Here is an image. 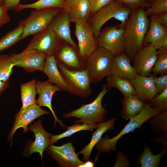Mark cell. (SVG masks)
<instances>
[{
  "instance_id": "16",
  "label": "cell",
  "mask_w": 167,
  "mask_h": 167,
  "mask_svg": "<svg viewBox=\"0 0 167 167\" xmlns=\"http://www.w3.org/2000/svg\"><path fill=\"white\" fill-rule=\"evenodd\" d=\"M35 85L37 93L39 97L36 101V103L40 107H48L52 112L54 120V124L58 122L64 129L67 127L62 121L58 119L54 113L52 105V97L54 93L58 91L62 90L58 86L54 84L48 80L42 82L36 80Z\"/></svg>"
},
{
  "instance_id": "12",
  "label": "cell",
  "mask_w": 167,
  "mask_h": 167,
  "mask_svg": "<svg viewBox=\"0 0 167 167\" xmlns=\"http://www.w3.org/2000/svg\"><path fill=\"white\" fill-rule=\"evenodd\" d=\"M61 41L53 31L48 28L34 35L25 49L38 50L47 56L53 55Z\"/></svg>"
},
{
  "instance_id": "22",
  "label": "cell",
  "mask_w": 167,
  "mask_h": 167,
  "mask_svg": "<svg viewBox=\"0 0 167 167\" xmlns=\"http://www.w3.org/2000/svg\"><path fill=\"white\" fill-rule=\"evenodd\" d=\"M131 60L123 53L113 57L111 74L131 80L137 75L134 67L130 63Z\"/></svg>"
},
{
  "instance_id": "46",
  "label": "cell",
  "mask_w": 167,
  "mask_h": 167,
  "mask_svg": "<svg viewBox=\"0 0 167 167\" xmlns=\"http://www.w3.org/2000/svg\"><path fill=\"white\" fill-rule=\"evenodd\" d=\"M161 48L167 49V35L164 37L161 41Z\"/></svg>"
},
{
  "instance_id": "8",
  "label": "cell",
  "mask_w": 167,
  "mask_h": 167,
  "mask_svg": "<svg viewBox=\"0 0 167 167\" xmlns=\"http://www.w3.org/2000/svg\"><path fill=\"white\" fill-rule=\"evenodd\" d=\"M125 28L108 26L101 30L96 37L98 47L107 49L115 56L124 53Z\"/></svg>"
},
{
  "instance_id": "37",
  "label": "cell",
  "mask_w": 167,
  "mask_h": 167,
  "mask_svg": "<svg viewBox=\"0 0 167 167\" xmlns=\"http://www.w3.org/2000/svg\"><path fill=\"white\" fill-rule=\"evenodd\" d=\"M124 5L131 9L139 7H148L150 3L148 0H113Z\"/></svg>"
},
{
  "instance_id": "4",
  "label": "cell",
  "mask_w": 167,
  "mask_h": 167,
  "mask_svg": "<svg viewBox=\"0 0 167 167\" xmlns=\"http://www.w3.org/2000/svg\"><path fill=\"white\" fill-rule=\"evenodd\" d=\"M109 90L104 84L95 99L91 103L83 105L79 108L65 114L64 118L71 117L79 118L75 123H84L92 125L105 121L107 110L102 105V100Z\"/></svg>"
},
{
  "instance_id": "29",
  "label": "cell",
  "mask_w": 167,
  "mask_h": 167,
  "mask_svg": "<svg viewBox=\"0 0 167 167\" xmlns=\"http://www.w3.org/2000/svg\"><path fill=\"white\" fill-rule=\"evenodd\" d=\"M166 152V148H163L161 152L155 155L148 146H145L139 157V162L141 167H159L161 160L165 154Z\"/></svg>"
},
{
  "instance_id": "25",
  "label": "cell",
  "mask_w": 167,
  "mask_h": 167,
  "mask_svg": "<svg viewBox=\"0 0 167 167\" xmlns=\"http://www.w3.org/2000/svg\"><path fill=\"white\" fill-rule=\"evenodd\" d=\"M122 103L123 108L121 115L126 120H130L138 115L146 103L136 95L124 97Z\"/></svg>"
},
{
  "instance_id": "41",
  "label": "cell",
  "mask_w": 167,
  "mask_h": 167,
  "mask_svg": "<svg viewBox=\"0 0 167 167\" xmlns=\"http://www.w3.org/2000/svg\"><path fill=\"white\" fill-rule=\"evenodd\" d=\"M151 16L161 25L167 27V11Z\"/></svg>"
},
{
  "instance_id": "43",
  "label": "cell",
  "mask_w": 167,
  "mask_h": 167,
  "mask_svg": "<svg viewBox=\"0 0 167 167\" xmlns=\"http://www.w3.org/2000/svg\"><path fill=\"white\" fill-rule=\"evenodd\" d=\"M153 141H155L161 143L163 147V148H166L167 146V133L162 135L156 139L153 140Z\"/></svg>"
},
{
  "instance_id": "23",
  "label": "cell",
  "mask_w": 167,
  "mask_h": 167,
  "mask_svg": "<svg viewBox=\"0 0 167 167\" xmlns=\"http://www.w3.org/2000/svg\"><path fill=\"white\" fill-rule=\"evenodd\" d=\"M116 118L110 119L106 121L97 123L96 131L92 134L91 140L89 143L79 152L78 154L83 155V160H89L92 151L94 147L102 139L103 134L108 130L113 129Z\"/></svg>"
},
{
  "instance_id": "3",
  "label": "cell",
  "mask_w": 167,
  "mask_h": 167,
  "mask_svg": "<svg viewBox=\"0 0 167 167\" xmlns=\"http://www.w3.org/2000/svg\"><path fill=\"white\" fill-rule=\"evenodd\" d=\"M132 9L128 6L113 0L110 3L92 15L88 22L92 27L96 38L103 25L112 18L119 21L118 27L124 28Z\"/></svg>"
},
{
  "instance_id": "30",
  "label": "cell",
  "mask_w": 167,
  "mask_h": 167,
  "mask_svg": "<svg viewBox=\"0 0 167 167\" xmlns=\"http://www.w3.org/2000/svg\"><path fill=\"white\" fill-rule=\"evenodd\" d=\"M97 127V124L89 125L84 123L82 124L75 123L74 125L67 127V130L63 133L59 135H52L49 140L50 144H53L59 139L70 137L78 132L84 130L92 131Z\"/></svg>"
},
{
  "instance_id": "44",
  "label": "cell",
  "mask_w": 167,
  "mask_h": 167,
  "mask_svg": "<svg viewBox=\"0 0 167 167\" xmlns=\"http://www.w3.org/2000/svg\"><path fill=\"white\" fill-rule=\"evenodd\" d=\"M9 80L4 81L0 80V96L6 91L9 86Z\"/></svg>"
},
{
  "instance_id": "31",
  "label": "cell",
  "mask_w": 167,
  "mask_h": 167,
  "mask_svg": "<svg viewBox=\"0 0 167 167\" xmlns=\"http://www.w3.org/2000/svg\"><path fill=\"white\" fill-rule=\"evenodd\" d=\"M22 32V27L19 25L0 38V52L10 48L19 41Z\"/></svg>"
},
{
  "instance_id": "45",
  "label": "cell",
  "mask_w": 167,
  "mask_h": 167,
  "mask_svg": "<svg viewBox=\"0 0 167 167\" xmlns=\"http://www.w3.org/2000/svg\"><path fill=\"white\" fill-rule=\"evenodd\" d=\"M95 166L94 162L90 161H88L79 165L78 167H93Z\"/></svg>"
},
{
  "instance_id": "48",
  "label": "cell",
  "mask_w": 167,
  "mask_h": 167,
  "mask_svg": "<svg viewBox=\"0 0 167 167\" xmlns=\"http://www.w3.org/2000/svg\"><path fill=\"white\" fill-rule=\"evenodd\" d=\"M4 0H0V6L3 5Z\"/></svg>"
},
{
  "instance_id": "10",
  "label": "cell",
  "mask_w": 167,
  "mask_h": 167,
  "mask_svg": "<svg viewBox=\"0 0 167 167\" xmlns=\"http://www.w3.org/2000/svg\"><path fill=\"white\" fill-rule=\"evenodd\" d=\"M75 34L78 42V52L85 60L98 47L92 27L88 22L75 24Z\"/></svg>"
},
{
  "instance_id": "34",
  "label": "cell",
  "mask_w": 167,
  "mask_h": 167,
  "mask_svg": "<svg viewBox=\"0 0 167 167\" xmlns=\"http://www.w3.org/2000/svg\"><path fill=\"white\" fill-rule=\"evenodd\" d=\"M15 66L9 55H0V80L6 81L12 75Z\"/></svg>"
},
{
  "instance_id": "7",
  "label": "cell",
  "mask_w": 167,
  "mask_h": 167,
  "mask_svg": "<svg viewBox=\"0 0 167 167\" xmlns=\"http://www.w3.org/2000/svg\"><path fill=\"white\" fill-rule=\"evenodd\" d=\"M64 80L71 88L72 95L86 98L91 95L92 89L88 75L84 69L73 70L63 65L57 63Z\"/></svg>"
},
{
  "instance_id": "13",
  "label": "cell",
  "mask_w": 167,
  "mask_h": 167,
  "mask_svg": "<svg viewBox=\"0 0 167 167\" xmlns=\"http://www.w3.org/2000/svg\"><path fill=\"white\" fill-rule=\"evenodd\" d=\"M58 63L63 65L73 70H80L84 68V60L78 52L69 44L61 41L54 55Z\"/></svg>"
},
{
  "instance_id": "36",
  "label": "cell",
  "mask_w": 167,
  "mask_h": 167,
  "mask_svg": "<svg viewBox=\"0 0 167 167\" xmlns=\"http://www.w3.org/2000/svg\"><path fill=\"white\" fill-rule=\"evenodd\" d=\"M145 11L148 16L167 11V0H161L151 4Z\"/></svg>"
},
{
  "instance_id": "18",
  "label": "cell",
  "mask_w": 167,
  "mask_h": 167,
  "mask_svg": "<svg viewBox=\"0 0 167 167\" xmlns=\"http://www.w3.org/2000/svg\"><path fill=\"white\" fill-rule=\"evenodd\" d=\"M71 22L75 24L88 22L91 15L88 0H65L64 7Z\"/></svg>"
},
{
  "instance_id": "32",
  "label": "cell",
  "mask_w": 167,
  "mask_h": 167,
  "mask_svg": "<svg viewBox=\"0 0 167 167\" xmlns=\"http://www.w3.org/2000/svg\"><path fill=\"white\" fill-rule=\"evenodd\" d=\"M157 58L151 70L153 75L167 74V49L157 50Z\"/></svg>"
},
{
  "instance_id": "39",
  "label": "cell",
  "mask_w": 167,
  "mask_h": 167,
  "mask_svg": "<svg viewBox=\"0 0 167 167\" xmlns=\"http://www.w3.org/2000/svg\"><path fill=\"white\" fill-rule=\"evenodd\" d=\"M91 7V15L110 3L113 0H88Z\"/></svg>"
},
{
  "instance_id": "28",
  "label": "cell",
  "mask_w": 167,
  "mask_h": 167,
  "mask_svg": "<svg viewBox=\"0 0 167 167\" xmlns=\"http://www.w3.org/2000/svg\"><path fill=\"white\" fill-rule=\"evenodd\" d=\"M65 2V0H39L30 4L20 3L14 10L16 12H19L24 9L29 8L37 10L52 8L63 9Z\"/></svg>"
},
{
  "instance_id": "42",
  "label": "cell",
  "mask_w": 167,
  "mask_h": 167,
  "mask_svg": "<svg viewBox=\"0 0 167 167\" xmlns=\"http://www.w3.org/2000/svg\"><path fill=\"white\" fill-rule=\"evenodd\" d=\"M20 0H4L3 5L9 10H14L20 4Z\"/></svg>"
},
{
  "instance_id": "14",
  "label": "cell",
  "mask_w": 167,
  "mask_h": 167,
  "mask_svg": "<svg viewBox=\"0 0 167 167\" xmlns=\"http://www.w3.org/2000/svg\"><path fill=\"white\" fill-rule=\"evenodd\" d=\"M157 58V50L151 44L143 46L133 58V67L138 75L148 76Z\"/></svg>"
},
{
  "instance_id": "24",
  "label": "cell",
  "mask_w": 167,
  "mask_h": 167,
  "mask_svg": "<svg viewBox=\"0 0 167 167\" xmlns=\"http://www.w3.org/2000/svg\"><path fill=\"white\" fill-rule=\"evenodd\" d=\"M150 17L149 27L144 39L143 45L151 44L158 50L161 48V41L167 35V27L160 24L152 17Z\"/></svg>"
},
{
  "instance_id": "21",
  "label": "cell",
  "mask_w": 167,
  "mask_h": 167,
  "mask_svg": "<svg viewBox=\"0 0 167 167\" xmlns=\"http://www.w3.org/2000/svg\"><path fill=\"white\" fill-rule=\"evenodd\" d=\"M42 72L47 76L48 80L49 81L58 86L62 91L72 94L71 88L58 70L56 61L54 55L47 56Z\"/></svg>"
},
{
  "instance_id": "17",
  "label": "cell",
  "mask_w": 167,
  "mask_h": 167,
  "mask_svg": "<svg viewBox=\"0 0 167 167\" xmlns=\"http://www.w3.org/2000/svg\"><path fill=\"white\" fill-rule=\"evenodd\" d=\"M71 22L67 12L62 9L52 20L48 28L53 31L62 41L69 44L78 51V45L71 36Z\"/></svg>"
},
{
  "instance_id": "15",
  "label": "cell",
  "mask_w": 167,
  "mask_h": 167,
  "mask_svg": "<svg viewBox=\"0 0 167 167\" xmlns=\"http://www.w3.org/2000/svg\"><path fill=\"white\" fill-rule=\"evenodd\" d=\"M49 112L41 108L37 104L29 105L21 111H19L15 115V119L12 129L8 136V141L10 139L12 142L13 136L16 130L22 128L23 132L28 131V125L36 118L44 114H48Z\"/></svg>"
},
{
  "instance_id": "9",
  "label": "cell",
  "mask_w": 167,
  "mask_h": 167,
  "mask_svg": "<svg viewBox=\"0 0 167 167\" xmlns=\"http://www.w3.org/2000/svg\"><path fill=\"white\" fill-rule=\"evenodd\" d=\"M9 55L15 66L21 67L28 73L36 71H42L47 57L39 51L26 49L21 53Z\"/></svg>"
},
{
  "instance_id": "27",
  "label": "cell",
  "mask_w": 167,
  "mask_h": 167,
  "mask_svg": "<svg viewBox=\"0 0 167 167\" xmlns=\"http://www.w3.org/2000/svg\"><path fill=\"white\" fill-rule=\"evenodd\" d=\"M35 79L22 84L20 87L21 99L22 105L19 111H21L27 107L36 103L37 93Z\"/></svg>"
},
{
  "instance_id": "40",
  "label": "cell",
  "mask_w": 167,
  "mask_h": 167,
  "mask_svg": "<svg viewBox=\"0 0 167 167\" xmlns=\"http://www.w3.org/2000/svg\"><path fill=\"white\" fill-rule=\"evenodd\" d=\"M9 10L3 5L0 6V29L10 21Z\"/></svg>"
},
{
  "instance_id": "20",
  "label": "cell",
  "mask_w": 167,
  "mask_h": 167,
  "mask_svg": "<svg viewBox=\"0 0 167 167\" xmlns=\"http://www.w3.org/2000/svg\"><path fill=\"white\" fill-rule=\"evenodd\" d=\"M28 131H32L35 139L31 143L28 148V154L31 155L35 152L38 153L42 161L44 151L50 145L49 140L52 134L46 132L44 129L41 120H39L28 127Z\"/></svg>"
},
{
  "instance_id": "47",
  "label": "cell",
  "mask_w": 167,
  "mask_h": 167,
  "mask_svg": "<svg viewBox=\"0 0 167 167\" xmlns=\"http://www.w3.org/2000/svg\"><path fill=\"white\" fill-rule=\"evenodd\" d=\"M160 0H149V1L151 4Z\"/></svg>"
},
{
  "instance_id": "5",
  "label": "cell",
  "mask_w": 167,
  "mask_h": 167,
  "mask_svg": "<svg viewBox=\"0 0 167 167\" xmlns=\"http://www.w3.org/2000/svg\"><path fill=\"white\" fill-rule=\"evenodd\" d=\"M114 56L107 49L98 47L84 61V69L87 72L91 83L101 81L111 74Z\"/></svg>"
},
{
  "instance_id": "11",
  "label": "cell",
  "mask_w": 167,
  "mask_h": 167,
  "mask_svg": "<svg viewBox=\"0 0 167 167\" xmlns=\"http://www.w3.org/2000/svg\"><path fill=\"white\" fill-rule=\"evenodd\" d=\"M45 151L61 167H78L84 163L79 159L72 143L68 142L60 146L51 144Z\"/></svg>"
},
{
  "instance_id": "33",
  "label": "cell",
  "mask_w": 167,
  "mask_h": 167,
  "mask_svg": "<svg viewBox=\"0 0 167 167\" xmlns=\"http://www.w3.org/2000/svg\"><path fill=\"white\" fill-rule=\"evenodd\" d=\"M151 127L156 133L162 134L167 132V112L155 115L148 120Z\"/></svg>"
},
{
  "instance_id": "1",
  "label": "cell",
  "mask_w": 167,
  "mask_h": 167,
  "mask_svg": "<svg viewBox=\"0 0 167 167\" xmlns=\"http://www.w3.org/2000/svg\"><path fill=\"white\" fill-rule=\"evenodd\" d=\"M150 22L144 8L132 9L124 32V53L131 61L143 47L144 39Z\"/></svg>"
},
{
  "instance_id": "26",
  "label": "cell",
  "mask_w": 167,
  "mask_h": 167,
  "mask_svg": "<svg viewBox=\"0 0 167 167\" xmlns=\"http://www.w3.org/2000/svg\"><path fill=\"white\" fill-rule=\"evenodd\" d=\"M107 88L109 90L113 88L118 89L124 97L136 95L134 87L130 80L118 75L111 74L107 77Z\"/></svg>"
},
{
  "instance_id": "35",
  "label": "cell",
  "mask_w": 167,
  "mask_h": 167,
  "mask_svg": "<svg viewBox=\"0 0 167 167\" xmlns=\"http://www.w3.org/2000/svg\"><path fill=\"white\" fill-rule=\"evenodd\" d=\"M151 107L160 113L167 112V88L157 94L150 102Z\"/></svg>"
},
{
  "instance_id": "38",
  "label": "cell",
  "mask_w": 167,
  "mask_h": 167,
  "mask_svg": "<svg viewBox=\"0 0 167 167\" xmlns=\"http://www.w3.org/2000/svg\"><path fill=\"white\" fill-rule=\"evenodd\" d=\"M153 80L158 94L167 88V74L160 75L159 77L153 75Z\"/></svg>"
},
{
  "instance_id": "49",
  "label": "cell",
  "mask_w": 167,
  "mask_h": 167,
  "mask_svg": "<svg viewBox=\"0 0 167 167\" xmlns=\"http://www.w3.org/2000/svg\"><path fill=\"white\" fill-rule=\"evenodd\" d=\"M148 1H149V0H148Z\"/></svg>"
},
{
  "instance_id": "2",
  "label": "cell",
  "mask_w": 167,
  "mask_h": 167,
  "mask_svg": "<svg viewBox=\"0 0 167 167\" xmlns=\"http://www.w3.org/2000/svg\"><path fill=\"white\" fill-rule=\"evenodd\" d=\"M160 113L158 109L151 107L150 102L146 103L140 113L130 119L129 122L118 135L111 138H109V136L106 135L97 144L96 148L98 151L95 161L98 159L100 152L106 153L111 151H115L117 150V142L123 135L139 128L151 117Z\"/></svg>"
},
{
  "instance_id": "6",
  "label": "cell",
  "mask_w": 167,
  "mask_h": 167,
  "mask_svg": "<svg viewBox=\"0 0 167 167\" xmlns=\"http://www.w3.org/2000/svg\"><path fill=\"white\" fill-rule=\"evenodd\" d=\"M62 9L52 8L32 10L28 17L19 23V25L23 28V32L19 41L30 35H34L48 28L52 20Z\"/></svg>"
},
{
  "instance_id": "19",
  "label": "cell",
  "mask_w": 167,
  "mask_h": 167,
  "mask_svg": "<svg viewBox=\"0 0 167 167\" xmlns=\"http://www.w3.org/2000/svg\"><path fill=\"white\" fill-rule=\"evenodd\" d=\"M130 80L135 88L136 95L145 103L150 102L158 94L152 74L147 76L137 75Z\"/></svg>"
}]
</instances>
